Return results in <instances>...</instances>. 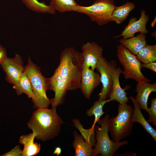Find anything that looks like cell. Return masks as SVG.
Wrapping results in <instances>:
<instances>
[{
  "instance_id": "cell-28",
  "label": "cell",
  "mask_w": 156,
  "mask_h": 156,
  "mask_svg": "<svg viewBox=\"0 0 156 156\" xmlns=\"http://www.w3.org/2000/svg\"><path fill=\"white\" fill-rule=\"evenodd\" d=\"M142 68H146L156 73V62H149L146 64L142 63L141 64Z\"/></svg>"
},
{
  "instance_id": "cell-6",
  "label": "cell",
  "mask_w": 156,
  "mask_h": 156,
  "mask_svg": "<svg viewBox=\"0 0 156 156\" xmlns=\"http://www.w3.org/2000/svg\"><path fill=\"white\" fill-rule=\"evenodd\" d=\"M117 53L119 62L124 68L122 73L126 79H133L139 84L151 81L141 72L140 62L123 45L120 44L117 46Z\"/></svg>"
},
{
  "instance_id": "cell-8",
  "label": "cell",
  "mask_w": 156,
  "mask_h": 156,
  "mask_svg": "<svg viewBox=\"0 0 156 156\" xmlns=\"http://www.w3.org/2000/svg\"><path fill=\"white\" fill-rule=\"evenodd\" d=\"M117 66L116 61L112 60L109 62L103 56L98 61L95 68L100 74L102 84L101 90L98 95V100H105L109 98L112 88V71Z\"/></svg>"
},
{
  "instance_id": "cell-24",
  "label": "cell",
  "mask_w": 156,
  "mask_h": 156,
  "mask_svg": "<svg viewBox=\"0 0 156 156\" xmlns=\"http://www.w3.org/2000/svg\"><path fill=\"white\" fill-rule=\"evenodd\" d=\"M29 9L38 13L54 14L55 10L49 5H47L44 2H40L38 0H21Z\"/></svg>"
},
{
  "instance_id": "cell-11",
  "label": "cell",
  "mask_w": 156,
  "mask_h": 156,
  "mask_svg": "<svg viewBox=\"0 0 156 156\" xmlns=\"http://www.w3.org/2000/svg\"><path fill=\"white\" fill-rule=\"evenodd\" d=\"M101 83L100 76L98 73L90 68L83 67L80 89L86 99L90 98L94 90Z\"/></svg>"
},
{
  "instance_id": "cell-2",
  "label": "cell",
  "mask_w": 156,
  "mask_h": 156,
  "mask_svg": "<svg viewBox=\"0 0 156 156\" xmlns=\"http://www.w3.org/2000/svg\"><path fill=\"white\" fill-rule=\"evenodd\" d=\"M56 110L38 108L32 114L27 124L37 140L45 141L59 135L61 126L64 122Z\"/></svg>"
},
{
  "instance_id": "cell-15",
  "label": "cell",
  "mask_w": 156,
  "mask_h": 156,
  "mask_svg": "<svg viewBox=\"0 0 156 156\" xmlns=\"http://www.w3.org/2000/svg\"><path fill=\"white\" fill-rule=\"evenodd\" d=\"M35 135L33 133L22 135L19 139V142L23 145L22 151V156H33L39 152L41 145L34 142Z\"/></svg>"
},
{
  "instance_id": "cell-10",
  "label": "cell",
  "mask_w": 156,
  "mask_h": 156,
  "mask_svg": "<svg viewBox=\"0 0 156 156\" xmlns=\"http://www.w3.org/2000/svg\"><path fill=\"white\" fill-rule=\"evenodd\" d=\"M83 67L94 70L99 60L103 56L102 47L95 42H87L81 47Z\"/></svg>"
},
{
  "instance_id": "cell-5",
  "label": "cell",
  "mask_w": 156,
  "mask_h": 156,
  "mask_svg": "<svg viewBox=\"0 0 156 156\" xmlns=\"http://www.w3.org/2000/svg\"><path fill=\"white\" fill-rule=\"evenodd\" d=\"M109 118L107 114L97 122L98 125L94 127L96 142L91 156L99 154L102 156H113L120 146L129 143L126 140L115 142L110 139L108 135Z\"/></svg>"
},
{
  "instance_id": "cell-9",
  "label": "cell",
  "mask_w": 156,
  "mask_h": 156,
  "mask_svg": "<svg viewBox=\"0 0 156 156\" xmlns=\"http://www.w3.org/2000/svg\"><path fill=\"white\" fill-rule=\"evenodd\" d=\"M0 64L5 74V80L13 85L17 83L24 71L21 56L16 54L13 58L7 57Z\"/></svg>"
},
{
  "instance_id": "cell-14",
  "label": "cell",
  "mask_w": 156,
  "mask_h": 156,
  "mask_svg": "<svg viewBox=\"0 0 156 156\" xmlns=\"http://www.w3.org/2000/svg\"><path fill=\"white\" fill-rule=\"evenodd\" d=\"M135 91L137 94L135 99L140 109L147 111L148 108L147 106L148 97L151 92L156 91V83L151 84L146 82L141 84L138 83Z\"/></svg>"
},
{
  "instance_id": "cell-33",
  "label": "cell",
  "mask_w": 156,
  "mask_h": 156,
  "mask_svg": "<svg viewBox=\"0 0 156 156\" xmlns=\"http://www.w3.org/2000/svg\"><path fill=\"white\" fill-rule=\"evenodd\" d=\"M152 36L155 38L156 39V31H155L152 33Z\"/></svg>"
},
{
  "instance_id": "cell-13",
  "label": "cell",
  "mask_w": 156,
  "mask_h": 156,
  "mask_svg": "<svg viewBox=\"0 0 156 156\" xmlns=\"http://www.w3.org/2000/svg\"><path fill=\"white\" fill-rule=\"evenodd\" d=\"M122 72L121 68L119 67H116L113 70L112 88L109 98L111 101H116L120 104L127 103L129 99L127 96L125 89L122 88L120 86L119 77Z\"/></svg>"
},
{
  "instance_id": "cell-21",
  "label": "cell",
  "mask_w": 156,
  "mask_h": 156,
  "mask_svg": "<svg viewBox=\"0 0 156 156\" xmlns=\"http://www.w3.org/2000/svg\"><path fill=\"white\" fill-rule=\"evenodd\" d=\"M13 88L18 95L25 93L29 98H31L33 97V93L31 84L24 72L18 82L13 85Z\"/></svg>"
},
{
  "instance_id": "cell-1",
  "label": "cell",
  "mask_w": 156,
  "mask_h": 156,
  "mask_svg": "<svg viewBox=\"0 0 156 156\" xmlns=\"http://www.w3.org/2000/svg\"><path fill=\"white\" fill-rule=\"evenodd\" d=\"M81 53L73 47L65 48L61 53L59 65L54 74L48 78V89L53 91L54 97L50 99L52 108L63 104L68 91L80 88L83 69Z\"/></svg>"
},
{
  "instance_id": "cell-18",
  "label": "cell",
  "mask_w": 156,
  "mask_h": 156,
  "mask_svg": "<svg viewBox=\"0 0 156 156\" xmlns=\"http://www.w3.org/2000/svg\"><path fill=\"white\" fill-rule=\"evenodd\" d=\"M74 140L72 146L75 156H91L93 148L87 144L81 135L76 130L73 132Z\"/></svg>"
},
{
  "instance_id": "cell-29",
  "label": "cell",
  "mask_w": 156,
  "mask_h": 156,
  "mask_svg": "<svg viewBox=\"0 0 156 156\" xmlns=\"http://www.w3.org/2000/svg\"><path fill=\"white\" fill-rule=\"evenodd\" d=\"M7 57V53L6 49L0 44V64Z\"/></svg>"
},
{
  "instance_id": "cell-23",
  "label": "cell",
  "mask_w": 156,
  "mask_h": 156,
  "mask_svg": "<svg viewBox=\"0 0 156 156\" xmlns=\"http://www.w3.org/2000/svg\"><path fill=\"white\" fill-rule=\"evenodd\" d=\"M49 5L60 12H75L78 6L75 0H51Z\"/></svg>"
},
{
  "instance_id": "cell-27",
  "label": "cell",
  "mask_w": 156,
  "mask_h": 156,
  "mask_svg": "<svg viewBox=\"0 0 156 156\" xmlns=\"http://www.w3.org/2000/svg\"><path fill=\"white\" fill-rule=\"evenodd\" d=\"M1 156H22V151L19 145L16 146L10 151Z\"/></svg>"
},
{
  "instance_id": "cell-26",
  "label": "cell",
  "mask_w": 156,
  "mask_h": 156,
  "mask_svg": "<svg viewBox=\"0 0 156 156\" xmlns=\"http://www.w3.org/2000/svg\"><path fill=\"white\" fill-rule=\"evenodd\" d=\"M151 106L146 111L149 114V119L147 120L148 123H152L154 125L156 126V98L151 99Z\"/></svg>"
},
{
  "instance_id": "cell-32",
  "label": "cell",
  "mask_w": 156,
  "mask_h": 156,
  "mask_svg": "<svg viewBox=\"0 0 156 156\" xmlns=\"http://www.w3.org/2000/svg\"><path fill=\"white\" fill-rule=\"evenodd\" d=\"M156 23V16L153 19V21L151 23V26L152 27H153L155 24Z\"/></svg>"
},
{
  "instance_id": "cell-20",
  "label": "cell",
  "mask_w": 156,
  "mask_h": 156,
  "mask_svg": "<svg viewBox=\"0 0 156 156\" xmlns=\"http://www.w3.org/2000/svg\"><path fill=\"white\" fill-rule=\"evenodd\" d=\"M72 121L74 126L79 131L85 142L92 147L94 146L96 142L95 128L91 127L89 129H85L77 118L73 119Z\"/></svg>"
},
{
  "instance_id": "cell-25",
  "label": "cell",
  "mask_w": 156,
  "mask_h": 156,
  "mask_svg": "<svg viewBox=\"0 0 156 156\" xmlns=\"http://www.w3.org/2000/svg\"><path fill=\"white\" fill-rule=\"evenodd\" d=\"M109 99L98 100L95 102L93 105L86 112V115L89 117L94 116V122L91 127L94 128L96 123L100 119L101 116L105 113L103 111V107L107 103L110 101Z\"/></svg>"
},
{
  "instance_id": "cell-3",
  "label": "cell",
  "mask_w": 156,
  "mask_h": 156,
  "mask_svg": "<svg viewBox=\"0 0 156 156\" xmlns=\"http://www.w3.org/2000/svg\"><path fill=\"white\" fill-rule=\"evenodd\" d=\"M24 72L29 80L33 96L31 98L33 107L36 109L47 108L50 104V99L47 96L48 89V78L44 77L40 68L34 64L29 56L27 64L24 67Z\"/></svg>"
},
{
  "instance_id": "cell-16",
  "label": "cell",
  "mask_w": 156,
  "mask_h": 156,
  "mask_svg": "<svg viewBox=\"0 0 156 156\" xmlns=\"http://www.w3.org/2000/svg\"><path fill=\"white\" fill-rule=\"evenodd\" d=\"M130 99L133 103L134 108L131 118V121L133 123L135 122L140 124L156 142V130L153 129L147 122L143 115L140 106L135 98L130 96Z\"/></svg>"
},
{
  "instance_id": "cell-22",
  "label": "cell",
  "mask_w": 156,
  "mask_h": 156,
  "mask_svg": "<svg viewBox=\"0 0 156 156\" xmlns=\"http://www.w3.org/2000/svg\"><path fill=\"white\" fill-rule=\"evenodd\" d=\"M138 59L144 64L156 62V44H147L136 55Z\"/></svg>"
},
{
  "instance_id": "cell-7",
  "label": "cell",
  "mask_w": 156,
  "mask_h": 156,
  "mask_svg": "<svg viewBox=\"0 0 156 156\" xmlns=\"http://www.w3.org/2000/svg\"><path fill=\"white\" fill-rule=\"evenodd\" d=\"M115 7L113 0H96L90 6L78 5L75 12L86 14L91 21L102 25L110 21Z\"/></svg>"
},
{
  "instance_id": "cell-31",
  "label": "cell",
  "mask_w": 156,
  "mask_h": 156,
  "mask_svg": "<svg viewBox=\"0 0 156 156\" xmlns=\"http://www.w3.org/2000/svg\"><path fill=\"white\" fill-rule=\"evenodd\" d=\"M118 156H137L136 154L134 153L133 152H127V153H124L122 154H117Z\"/></svg>"
},
{
  "instance_id": "cell-12",
  "label": "cell",
  "mask_w": 156,
  "mask_h": 156,
  "mask_svg": "<svg viewBox=\"0 0 156 156\" xmlns=\"http://www.w3.org/2000/svg\"><path fill=\"white\" fill-rule=\"evenodd\" d=\"M149 20V17L146 14L145 11L141 10L139 19L137 20L135 17H132L130 19L128 24L125 26L122 33L119 36L114 37V38L122 36L123 39H128L134 36L137 32L146 34L149 32L146 28V25Z\"/></svg>"
},
{
  "instance_id": "cell-19",
  "label": "cell",
  "mask_w": 156,
  "mask_h": 156,
  "mask_svg": "<svg viewBox=\"0 0 156 156\" xmlns=\"http://www.w3.org/2000/svg\"><path fill=\"white\" fill-rule=\"evenodd\" d=\"M135 7L133 3L129 2L122 5L116 6L112 12L110 21H114L118 25L121 24Z\"/></svg>"
},
{
  "instance_id": "cell-4",
  "label": "cell",
  "mask_w": 156,
  "mask_h": 156,
  "mask_svg": "<svg viewBox=\"0 0 156 156\" xmlns=\"http://www.w3.org/2000/svg\"><path fill=\"white\" fill-rule=\"evenodd\" d=\"M117 110V116L109 119V132L115 142H120L131 135L133 124L131 121L133 108L131 105L127 103L119 104Z\"/></svg>"
},
{
  "instance_id": "cell-17",
  "label": "cell",
  "mask_w": 156,
  "mask_h": 156,
  "mask_svg": "<svg viewBox=\"0 0 156 156\" xmlns=\"http://www.w3.org/2000/svg\"><path fill=\"white\" fill-rule=\"evenodd\" d=\"M146 38L145 34L140 33L136 36L128 39L122 38L118 41L132 54L136 55L147 44Z\"/></svg>"
},
{
  "instance_id": "cell-30",
  "label": "cell",
  "mask_w": 156,
  "mask_h": 156,
  "mask_svg": "<svg viewBox=\"0 0 156 156\" xmlns=\"http://www.w3.org/2000/svg\"><path fill=\"white\" fill-rule=\"evenodd\" d=\"M62 152V149L60 147H56L53 153V154L57 155V156L60 155Z\"/></svg>"
}]
</instances>
